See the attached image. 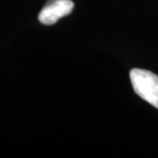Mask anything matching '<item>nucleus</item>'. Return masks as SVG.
I'll return each instance as SVG.
<instances>
[{"instance_id":"f257e3e1","label":"nucleus","mask_w":158,"mask_h":158,"mask_svg":"<svg viewBox=\"0 0 158 158\" xmlns=\"http://www.w3.org/2000/svg\"><path fill=\"white\" fill-rule=\"evenodd\" d=\"M130 81L137 95L158 109V75L145 69L130 70Z\"/></svg>"},{"instance_id":"f03ea898","label":"nucleus","mask_w":158,"mask_h":158,"mask_svg":"<svg viewBox=\"0 0 158 158\" xmlns=\"http://www.w3.org/2000/svg\"><path fill=\"white\" fill-rule=\"evenodd\" d=\"M74 8L72 0H49L39 13V21L44 25H54L59 19L70 14Z\"/></svg>"}]
</instances>
